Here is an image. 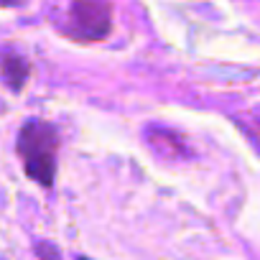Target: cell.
I'll return each mask as SVG.
<instances>
[{
	"instance_id": "obj_1",
	"label": "cell",
	"mask_w": 260,
	"mask_h": 260,
	"mask_svg": "<svg viewBox=\"0 0 260 260\" xmlns=\"http://www.w3.org/2000/svg\"><path fill=\"white\" fill-rule=\"evenodd\" d=\"M16 151L23 158L26 174L41 184L51 186L56 179V151H59V133L49 120L31 117L23 122L16 138Z\"/></svg>"
},
{
	"instance_id": "obj_2",
	"label": "cell",
	"mask_w": 260,
	"mask_h": 260,
	"mask_svg": "<svg viewBox=\"0 0 260 260\" xmlns=\"http://www.w3.org/2000/svg\"><path fill=\"white\" fill-rule=\"evenodd\" d=\"M112 31V6L107 3H72L67 11V34L79 41H102Z\"/></svg>"
},
{
	"instance_id": "obj_3",
	"label": "cell",
	"mask_w": 260,
	"mask_h": 260,
	"mask_svg": "<svg viewBox=\"0 0 260 260\" xmlns=\"http://www.w3.org/2000/svg\"><path fill=\"white\" fill-rule=\"evenodd\" d=\"M28 74H31V64L26 61V56H21L18 51L0 54V77H3L11 92H21L26 87Z\"/></svg>"
},
{
	"instance_id": "obj_4",
	"label": "cell",
	"mask_w": 260,
	"mask_h": 260,
	"mask_svg": "<svg viewBox=\"0 0 260 260\" xmlns=\"http://www.w3.org/2000/svg\"><path fill=\"white\" fill-rule=\"evenodd\" d=\"M36 250H39V252H41V255H44L46 260H61V255H54V252H51V250L46 247V242H41V245H39Z\"/></svg>"
},
{
	"instance_id": "obj_5",
	"label": "cell",
	"mask_w": 260,
	"mask_h": 260,
	"mask_svg": "<svg viewBox=\"0 0 260 260\" xmlns=\"http://www.w3.org/2000/svg\"><path fill=\"white\" fill-rule=\"evenodd\" d=\"M257 125H260V117H257Z\"/></svg>"
}]
</instances>
